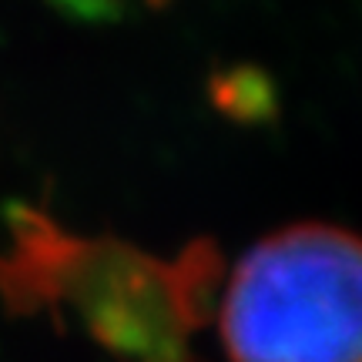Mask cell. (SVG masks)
<instances>
[{
	"label": "cell",
	"instance_id": "6da1fadb",
	"mask_svg": "<svg viewBox=\"0 0 362 362\" xmlns=\"http://www.w3.org/2000/svg\"><path fill=\"white\" fill-rule=\"evenodd\" d=\"M221 339L232 362H362V235L296 225L248 248Z\"/></svg>",
	"mask_w": 362,
	"mask_h": 362
}]
</instances>
